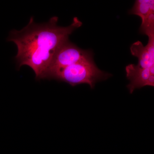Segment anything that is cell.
Returning a JSON list of instances; mask_svg holds the SVG:
<instances>
[{"label": "cell", "instance_id": "6da1fadb", "mask_svg": "<svg viewBox=\"0 0 154 154\" xmlns=\"http://www.w3.org/2000/svg\"><path fill=\"white\" fill-rule=\"evenodd\" d=\"M58 21L57 17H53L46 23L36 24L31 17L28 25L22 30H11L8 38L17 45L15 59L18 68L24 65L30 67L36 80L46 79L56 53L82 25L76 17L67 27L59 26Z\"/></svg>", "mask_w": 154, "mask_h": 154}, {"label": "cell", "instance_id": "7a4b0ae2", "mask_svg": "<svg viewBox=\"0 0 154 154\" xmlns=\"http://www.w3.org/2000/svg\"><path fill=\"white\" fill-rule=\"evenodd\" d=\"M111 76L99 69L92 60L51 71L48 73L46 79L65 82L72 87L88 84L93 89L97 82L107 79Z\"/></svg>", "mask_w": 154, "mask_h": 154}, {"label": "cell", "instance_id": "5b68a950", "mask_svg": "<svg viewBox=\"0 0 154 154\" xmlns=\"http://www.w3.org/2000/svg\"><path fill=\"white\" fill-rule=\"evenodd\" d=\"M148 37V42L146 46H144L140 41H137L130 48L131 54L138 59L137 65L142 68L154 67V35Z\"/></svg>", "mask_w": 154, "mask_h": 154}, {"label": "cell", "instance_id": "3957f363", "mask_svg": "<svg viewBox=\"0 0 154 154\" xmlns=\"http://www.w3.org/2000/svg\"><path fill=\"white\" fill-rule=\"evenodd\" d=\"M92 60H94L91 51L81 49L69 40L64 42L56 53L48 73L78 63Z\"/></svg>", "mask_w": 154, "mask_h": 154}, {"label": "cell", "instance_id": "277c9868", "mask_svg": "<svg viewBox=\"0 0 154 154\" xmlns=\"http://www.w3.org/2000/svg\"><path fill=\"white\" fill-rule=\"evenodd\" d=\"M126 77L129 80L127 88L130 93L132 94L136 89L146 86H154V67L142 68L137 65H128L125 68Z\"/></svg>", "mask_w": 154, "mask_h": 154}, {"label": "cell", "instance_id": "8992f818", "mask_svg": "<svg viewBox=\"0 0 154 154\" xmlns=\"http://www.w3.org/2000/svg\"><path fill=\"white\" fill-rule=\"evenodd\" d=\"M129 13L140 17L142 21L150 14L154 13V1L153 0L136 1Z\"/></svg>", "mask_w": 154, "mask_h": 154}]
</instances>
